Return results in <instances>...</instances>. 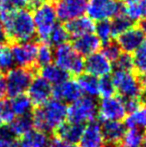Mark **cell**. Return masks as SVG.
I'll return each instance as SVG.
<instances>
[{
    "instance_id": "6da1fadb",
    "label": "cell",
    "mask_w": 146,
    "mask_h": 147,
    "mask_svg": "<svg viewBox=\"0 0 146 147\" xmlns=\"http://www.w3.org/2000/svg\"><path fill=\"white\" fill-rule=\"evenodd\" d=\"M1 21L7 39L15 43L31 41L36 34L33 16L29 9L20 8L5 12L1 14Z\"/></svg>"
},
{
    "instance_id": "7a4b0ae2",
    "label": "cell",
    "mask_w": 146,
    "mask_h": 147,
    "mask_svg": "<svg viewBox=\"0 0 146 147\" xmlns=\"http://www.w3.org/2000/svg\"><path fill=\"white\" fill-rule=\"evenodd\" d=\"M33 126L36 130L45 134L54 133L67 117V106L65 103L50 99L44 104L37 106L32 112Z\"/></svg>"
},
{
    "instance_id": "3957f363",
    "label": "cell",
    "mask_w": 146,
    "mask_h": 147,
    "mask_svg": "<svg viewBox=\"0 0 146 147\" xmlns=\"http://www.w3.org/2000/svg\"><path fill=\"white\" fill-rule=\"evenodd\" d=\"M111 78L114 83L115 90L119 93L121 98H136L143 101V82L132 71L116 69Z\"/></svg>"
},
{
    "instance_id": "277c9868",
    "label": "cell",
    "mask_w": 146,
    "mask_h": 147,
    "mask_svg": "<svg viewBox=\"0 0 146 147\" xmlns=\"http://www.w3.org/2000/svg\"><path fill=\"white\" fill-rule=\"evenodd\" d=\"M98 114V102L89 96H81L67 107V119L78 124L94 121Z\"/></svg>"
},
{
    "instance_id": "5b68a950",
    "label": "cell",
    "mask_w": 146,
    "mask_h": 147,
    "mask_svg": "<svg viewBox=\"0 0 146 147\" xmlns=\"http://www.w3.org/2000/svg\"><path fill=\"white\" fill-rule=\"evenodd\" d=\"M53 59L57 66L68 74L79 76L84 71V60L82 56L67 43L57 46L53 53Z\"/></svg>"
},
{
    "instance_id": "8992f818",
    "label": "cell",
    "mask_w": 146,
    "mask_h": 147,
    "mask_svg": "<svg viewBox=\"0 0 146 147\" xmlns=\"http://www.w3.org/2000/svg\"><path fill=\"white\" fill-rule=\"evenodd\" d=\"M5 80V94L10 98L27 92L33 80V72L30 68L16 67L7 71Z\"/></svg>"
},
{
    "instance_id": "52a82bcc",
    "label": "cell",
    "mask_w": 146,
    "mask_h": 147,
    "mask_svg": "<svg viewBox=\"0 0 146 147\" xmlns=\"http://www.w3.org/2000/svg\"><path fill=\"white\" fill-rule=\"evenodd\" d=\"M33 21L36 34L41 40L47 41L51 31L57 25V15L55 7L48 2H44L34 9Z\"/></svg>"
},
{
    "instance_id": "ba28073f",
    "label": "cell",
    "mask_w": 146,
    "mask_h": 147,
    "mask_svg": "<svg viewBox=\"0 0 146 147\" xmlns=\"http://www.w3.org/2000/svg\"><path fill=\"white\" fill-rule=\"evenodd\" d=\"M123 8L117 0H87L88 17L95 21H104L121 14Z\"/></svg>"
},
{
    "instance_id": "9c48e42d",
    "label": "cell",
    "mask_w": 146,
    "mask_h": 147,
    "mask_svg": "<svg viewBox=\"0 0 146 147\" xmlns=\"http://www.w3.org/2000/svg\"><path fill=\"white\" fill-rule=\"evenodd\" d=\"M123 100L121 97L110 96L102 98L98 103V116L101 121H121L126 116Z\"/></svg>"
},
{
    "instance_id": "30bf717a",
    "label": "cell",
    "mask_w": 146,
    "mask_h": 147,
    "mask_svg": "<svg viewBox=\"0 0 146 147\" xmlns=\"http://www.w3.org/2000/svg\"><path fill=\"white\" fill-rule=\"evenodd\" d=\"M87 7V0H57L56 15L60 21L68 22L83 16Z\"/></svg>"
},
{
    "instance_id": "8fae6325",
    "label": "cell",
    "mask_w": 146,
    "mask_h": 147,
    "mask_svg": "<svg viewBox=\"0 0 146 147\" xmlns=\"http://www.w3.org/2000/svg\"><path fill=\"white\" fill-rule=\"evenodd\" d=\"M11 53L14 59V63L19 67L30 68L36 61L38 45L31 41L28 42L14 43L12 45Z\"/></svg>"
},
{
    "instance_id": "7c38bea8",
    "label": "cell",
    "mask_w": 146,
    "mask_h": 147,
    "mask_svg": "<svg viewBox=\"0 0 146 147\" xmlns=\"http://www.w3.org/2000/svg\"><path fill=\"white\" fill-rule=\"evenodd\" d=\"M84 70L94 77H103L109 75L112 71V62L102 52H95L87 56L84 61Z\"/></svg>"
},
{
    "instance_id": "4fadbf2b",
    "label": "cell",
    "mask_w": 146,
    "mask_h": 147,
    "mask_svg": "<svg viewBox=\"0 0 146 147\" xmlns=\"http://www.w3.org/2000/svg\"><path fill=\"white\" fill-rule=\"evenodd\" d=\"M52 85L49 82L39 76V77L33 78L32 82L30 83L29 88L27 90V96L31 100L32 104L40 106L50 100L52 96Z\"/></svg>"
},
{
    "instance_id": "5bb4252c",
    "label": "cell",
    "mask_w": 146,
    "mask_h": 147,
    "mask_svg": "<svg viewBox=\"0 0 146 147\" xmlns=\"http://www.w3.org/2000/svg\"><path fill=\"white\" fill-rule=\"evenodd\" d=\"M145 42V35L139 27H131L117 36V44L125 53L135 52Z\"/></svg>"
},
{
    "instance_id": "9a60e30c",
    "label": "cell",
    "mask_w": 146,
    "mask_h": 147,
    "mask_svg": "<svg viewBox=\"0 0 146 147\" xmlns=\"http://www.w3.org/2000/svg\"><path fill=\"white\" fill-rule=\"evenodd\" d=\"M52 95L55 99L63 103H72L82 96V92L77 81L67 79L55 85L52 89Z\"/></svg>"
},
{
    "instance_id": "2e32d148",
    "label": "cell",
    "mask_w": 146,
    "mask_h": 147,
    "mask_svg": "<svg viewBox=\"0 0 146 147\" xmlns=\"http://www.w3.org/2000/svg\"><path fill=\"white\" fill-rule=\"evenodd\" d=\"M104 138L101 131V124L98 121H91L84 126L79 140L80 147H103Z\"/></svg>"
},
{
    "instance_id": "e0dca14e",
    "label": "cell",
    "mask_w": 146,
    "mask_h": 147,
    "mask_svg": "<svg viewBox=\"0 0 146 147\" xmlns=\"http://www.w3.org/2000/svg\"><path fill=\"white\" fill-rule=\"evenodd\" d=\"M101 42L98 37L93 33L75 37L72 47L81 56H89L95 52H98Z\"/></svg>"
},
{
    "instance_id": "ac0fdd59",
    "label": "cell",
    "mask_w": 146,
    "mask_h": 147,
    "mask_svg": "<svg viewBox=\"0 0 146 147\" xmlns=\"http://www.w3.org/2000/svg\"><path fill=\"white\" fill-rule=\"evenodd\" d=\"M84 129L83 124L73 123V122H63L54 131V136L56 138L69 143L76 144L79 142L80 137Z\"/></svg>"
},
{
    "instance_id": "d6986e66",
    "label": "cell",
    "mask_w": 146,
    "mask_h": 147,
    "mask_svg": "<svg viewBox=\"0 0 146 147\" xmlns=\"http://www.w3.org/2000/svg\"><path fill=\"white\" fill-rule=\"evenodd\" d=\"M101 131L106 143L120 144L124 133L126 132V127L121 121H102Z\"/></svg>"
},
{
    "instance_id": "ffe728a7",
    "label": "cell",
    "mask_w": 146,
    "mask_h": 147,
    "mask_svg": "<svg viewBox=\"0 0 146 147\" xmlns=\"http://www.w3.org/2000/svg\"><path fill=\"white\" fill-rule=\"evenodd\" d=\"M65 28L69 36L78 37L81 35L88 34V33H92L95 28V24L93 20L88 16H80V17L66 22Z\"/></svg>"
},
{
    "instance_id": "44dd1931",
    "label": "cell",
    "mask_w": 146,
    "mask_h": 147,
    "mask_svg": "<svg viewBox=\"0 0 146 147\" xmlns=\"http://www.w3.org/2000/svg\"><path fill=\"white\" fill-rule=\"evenodd\" d=\"M40 75L43 79H45L51 85H57L65 80L69 79V74L61 69L56 64H47V65L40 67Z\"/></svg>"
},
{
    "instance_id": "7402d4cb",
    "label": "cell",
    "mask_w": 146,
    "mask_h": 147,
    "mask_svg": "<svg viewBox=\"0 0 146 147\" xmlns=\"http://www.w3.org/2000/svg\"><path fill=\"white\" fill-rule=\"evenodd\" d=\"M50 143L48 134L38 130H31L25 135L21 136L18 141L19 147H47Z\"/></svg>"
},
{
    "instance_id": "603a6c76",
    "label": "cell",
    "mask_w": 146,
    "mask_h": 147,
    "mask_svg": "<svg viewBox=\"0 0 146 147\" xmlns=\"http://www.w3.org/2000/svg\"><path fill=\"white\" fill-rule=\"evenodd\" d=\"M124 119V125L128 129H146V103H143L138 109L127 114Z\"/></svg>"
},
{
    "instance_id": "cb8c5ba5",
    "label": "cell",
    "mask_w": 146,
    "mask_h": 147,
    "mask_svg": "<svg viewBox=\"0 0 146 147\" xmlns=\"http://www.w3.org/2000/svg\"><path fill=\"white\" fill-rule=\"evenodd\" d=\"M12 132L15 135V137H21L25 135L29 131L33 130V120L32 115H23V116H18L14 118V120L9 124Z\"/></svg>"
},
{
    "instance_id": "d4e9b609",
    "label": "cell",
    "mask_w": 146,
    "mask_h": 147,
    "mask_svg": "<svg viewBox=\"0 0 146 147\" xmlns=\"http://www.w3.org/2000/svg\"><path fill=\"white\" fill-rule=\"evenodd\" d=\"M9 103L10 107L12 109V112L14 113L16 117L31 114L33 104H32L29 97L26 96V95L22 94L14 97V98H11V101Z\"/></svg>"
},
{
    "instance_id": "484cf974",
    "label": "cell",
    "mask_w": 146,
    "mask_h": 147,
    "mask_svg": "<svg viewBox=\"0 0 146 147\" xmlns=\"http://www.w3.org/2000/svg\"><path fill=\"white\" fill-rule=\"evenodd\" d=\"M77 83L82 93H85L86 96L96 97L99 95L98 93V79L89 74H81L78 76Z\"/></svg>"
},
{
    "instance_id": "4316f807",
    "label": "cell",
    "mask_w": 146,
    "mask_h": 147,
    "mask_svg": "<svg viewBox=\"0 0 146 147\" xmlns=\"http://www.w3.org/2000/svg\"><path fill=\"white\" fill-rule=\"evenodd\" d=\"M124 15L131 21H138L146 18V0H139L131 4H125L123 7Z\"/></svg>"
},
{
    "instance_id": "83f0119b",
    "label": "cell",
    "mask_w": 146,
    "mask_h": 147,
    "mask_svg": "<svg viewBox=\"0 0 146 147\" xmlns=\"http://www.w3.org/2000/svg\"><path fill=\"white\" fill-rule=\"evenodd\" d=\"M142 137L143 133L140 129L131 128L126 130L119 145L120 147H140Z\"/></svg>"
},
{
    "instance_id": "f1b7e54d",
    "label": "cell",
    "mask_w": 146,
    "mask_h": 147,
    "mask_svg": "<svg viewBox=\"0 0 146 147\" xmlns=\"http://www.w3.org/2000/svg\"><path fill=\"white\" fill-rule=\"evenodd\" d=\"M133 67L141 76H146V41L134 52Z\"/></svg>"
},
{
    "instance_id": "f546056e",
    "label": "cell",
    "mask_w": 146,
    "mask_h": 147,
    "mask_svg": "<svg viewBox=\"0 0 146 147\" xmlns=\"http://www.w3.org/2000/svg\"><path fill=\"white\" fill-rule=\"evenodd\" d=\"M110 23L111 27H112L113 36L116 37L133 26V21H131L127 16L123 15V14H119L116 17H114L112 22Z\"/></svg>"
},
{
    "instance_id": "4dcf8cb0",
    "label": "cell",
    "mask_w": 146,
    "mask_h": 147,
    "mask_svg": "<svg viewBox=\"0 0 146 147\" xmlns=\"http://www.w3.org/2000/svg\"><path fill=\"white\" fill-rule=\"evenodd\" d=\"M69 38V34L67 32L65 26L58 25L57 24L54 27V29L51 31L50 35L48 37V41L51 45L54 46H60L62 44H65Z\"/></svg>"
},
{
    "instance_id": "1f68e13d",
    "label": "cell",
    "mask_w": 146,
    "mask_h": 147,
    "mask_svg": "<svg viewBox=\"0 0 146 147\" xmlns=\"http://www.w3.org/2000/svg\"><path fill=\"white\" fill-rule=\"evenodd\" d=\"M94 31L96 33V36L102 42L103 44L111 41V38L113 36L112 33V27H111V23L108 20H104V21H98V23L95 25Z\"/></svg>"
},
{
    "instance_id": "d6a6232c",
    "label": "cell",
    "mask_w": 146,
    "mask_h": 147,
    "mask_svg": "<svg viewBox=\"0 0 146 147\" xmlns=\"http://www.w3.org/2000/svg\"><path fill=\"white\" fill-rule=\"evenodd\" d=\"M53 59V51L51 49L50 45L47 43L39 45L37 49V55H36V64L39 67L50 64Z\"/></svg>"
},
{
    "instance_id": "836d02e7",
    "label": "cell",
    "mask_w": 146,
    "mask_h": 147,
    "mask_svg": "<svg viewBox=\"0 0 146 147\" xmlns=\"http://www.w3.org/2000/svg\"><path fill=\"white\" fill-rule=\"evenodd\" d=\"M115 86L111 76H103L98 80V93L102 98L113 96L115 93Z\"/></svg>"
},
{
    "instance_id": "e575fe53",
    "label": "cell",
    "mask_w": 146,
    "mask_h": 147,
    "mask_svg": "<svg viewBox=\"0 0 146 147\" xmlns=\"http://www.w3.org/2000/svg\"><path fill=\"white\" fill-rule=\"evenodd\" d=\"M14 65V59L11 49L4 45H0V72L9 71Z\"/></svg>"
},
{
    "instance_id": "d590c367",
    "label": "cell",
    "mask_w": 146,
    "mask_h": 147,
    "mask_svg": "<svg viewBox=\"0 0 146 147\" xmlns=\"http://www.w3.org/2000/svg\"><path fill=\"white\" fill-rule=\"evenodd\" d=\"M15 118V115L12 112L10 103L5 100H0V126L10 124Z\"/></svg>"
},
{
    "instance_id": "8d00e7d4",
    "label": "cell",
    "mask_w": 146,
    "mask_h": 147,
    "mask_svg": "<svg viewBox=\"0 0 146 147\" xmlns=\"http://www.w3.org/2000/svg\"><path fill=\"white\" fill-rule=\"evenodd\" d=\"M102 53L110 62H115L121 55V49L116 42L109 41L103 45Z\"/></svg>"
},
{
    "instance_id": "74e56055",
    "label": "cell",
    "mask_w": 146,
    "mask_h": 147,
    "mask_svg": "<svg viewBox=\"0 0 146 147\" xmlns=\"http://www.w3.org/2000/svg\"><path fill=\"white\" fill-rule=\"evenodd\" d=\"M116 69L131 71L133 69V57L129 53H121L119 58L115 61Z\"/></svg>"
},
{
    "instance_id": "f35d334b",
    "label": "cell",
    "mask_w": 146,
    "mask_h": 147,
    "mask_svg": "<svg viewBox=\"0 0 146 147\" xmlns=\"http://www.w3.org/2000/svg\"><path fill=\"white\" fill-rule=\"evenodd\" d=\"M123 100V104H124L125 110H126V113L129 114V113L133 112L136 109H138L141 105L143 104V101L141 99H136V98H122Z\"/></svg>"
},
{
    "instance_id": "ab89813d",
    "label": "cell",
    "mask_w": 146,
    "mask_h": 147,
    "mask_svg": "<svg viewBox=\"0 0 146 147\" xmlns=\"http://www.w3.org/2000/svg\"><path fill=\"white\" fill-rule=\"evenodd\" d=\"M49 146L50 147H78L76 144L63 141V140H60L56 137L53 138V139L51 140L50 143H49Z\"/></svg>"
},
{
    "instance_id": "60d3db41",
    "label": "cell",
    "mask_w": 146,
    "mask_h": 147,
    "mask_svg": "<svg viewBox=\"0 0 146 147\" xmlns=\"http://www.w3.org/2000/svg\"><path fill=\"white\" fill-rule=\"evenodd\" d=\"M0 147H19L18 141L15 139H2L0 138Z\"/></svg>"
},
{
    "instance_id": "b9f144b4",
    "label": "cell",
    "mask_w": 146,
    "mask_h": 147,
    "mask_svg": "<svg viewBox=\"0 0 146 147\" xmlns=\"http://www.w3.org/2000/svg\"><path fill=\"white\" fill-rule=\"evenodd\" d=\"M5 95V80L2 74L0 73V100L4 97Z\"/></svg>"
},
{
    "instance_id": "7bdbcfd3",
    "label": "cell",
    "mask_w": 146,
    "mask_h": 147,
    "mask_svg": "<svg viewBox=\"0 0 146 147\" xmlns=\"http://www.w3.org/2000/svg\"><path fill=\"white\" fill-rule=\"evenodd\" d=\"M7 40V36H6V32L5 29H4V26L2 24V21L0 20V45L2 43H4L5 41Z\"/></svg>"
},
{
    "instance_id": "ee69618b",
    "label": "cell",
    "mask_w": 146,
    "mask_h": 147,
    "mask_svg": "<svg viewBox=\"0 0 146 147\" xmlns=\"http://www.w3.org/2000/svg\"><path fill=\"white\" fill-rule=\"evenodd\" d=\"M140 28L141 30H142V32H143V34L145 35V37H146V18L145 19H143V20H141V22H140Z\"/></svg>"
},
{
    "instance_id": "f6af8a7d",
    "label": "cell",
    "mask_w": 146,
    "mask_h": 147,
    "mask_svg": "<svg viewBox=\"0 0 146 147\" xmlns=\"http://www.w3.org/2000/svg\"><path fill=\"white\" fill-rule=\"evenodd\" d=\"M5 1L6 0H0V16L4 12V9H5Z\"/></svg>"
},
{
    "instance_id": "bcb514c9",
    "label": "cell",
    "mask_w": 146,
    "mask_h": 147,
    "mask_svg": "<svg viewBox=\"0 0 146 147\" xmlns=\"http://www.w3.org/2000/svg\"><path fill=\"white\" fill-rule=\"evenodd\" d=\"M140 147H146V130L143 133V137H142V142H141Z\"/></svg>"
},
{
    "instance_id": "7dc6e473",
    "label": "cell",
    "mask_w": 146,
    "mask_h": 147,
    "mask_svg": "<svg viewBox=\"0 0 146 147\" xmlns=\"http://www.w3.org/2000/svg\"><path fill=\"white\" fill-rule=\"evenodd\" d=\"M103 147H120L119 144H112V143H106Z\"/></svg>"
},
{
    "instance_id": "c3c4849f",
    "label": "cell",
    "mask_w": 146,
    "mask_h": 147,
    "mask_svg": "<svg viewBox=\"0 0 146 147\" xmlns=\"http://www.w3.org/2000/svg\"><path fill=\"white\" fill-rule=\"evenodd\" d=\"M143 87H144V97H146V76H144V79L142 80Z\"/></svg>"
},
{
    "instance_id": "681fc988",
    "label": "cell",
    "mask_w": 146,
    "mask_h": 147,
    "mask_svg": "<svg viewBox=\"0 0 146 147\" xmlns=\"http://www.w3.org/2000/svg\"><path fill=\"white\" fill-rule=\"evenodd\" d=\"M139 0H124L125 4H131V3H134V2H137Z\"/></svg>"
},
{
    "instance_id": "f907efd6",
    "label": "cell",
    "mask_w": 146,
    "mask_h": 147,
    "mask_svg": "<svg viewBox=\"0 0 146 147\" xmlns=\"http://www.w3.org/2000/svg\"><path fill=\"white\" fill-rule=\"evenodd\" d=\"M23 5H28V3L30 2V0H19Z\"/></svg>"
},
{
    "instance_id": "816d5d0a",
    "label": "cell",
    "mask_w": 146,
    "mask_h": 147,
    "mask_svg": "<svg viewBox=\"0 0 146 147\" xmlns=\"http://www.w3.org/2000/svg\"><path fill=\"white\" fill-rule=\"evenodd\" d=\"M50 1H54V0H50Z\"/></svg>"
}]
</instances>
